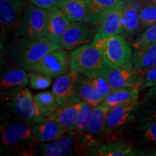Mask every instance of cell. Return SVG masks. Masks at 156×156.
<instances>
[{
	"label": "cell",
	"mask_w": 156,
	"mask_h": 156,
	"mask_svg": "<svg viewBox=\"0 0 156 156\" xmlns=\"http://www.w3.org/2000/svg\"><path fill=\"white\" fill-rule=\"evenodd\" d=\"M139 87H129L119 90H113L104 98L103 103L112 108L123 103L138 102L140 97Z\"/></svg>",
	"instance_id": "cell-27"
},
{
	"label": "cell",
	"mask_w": 156,
	"mask_h": 156,
	"mask_svg": "<svg viewBox=\"0 0 156 156\" xmlns=\"http://www.w3.org/2000/svg\"><path fill=\"white\" fill-rule=\"evenodd\" d=\"M85 102L83 101L70 106L62 107L51 119L56 120L66 132L73 130L77 119Z\"/></svg>",
	"instance_id": "cell-25"
},
{
	"label": "cell",
	"mask_w": 156,
	"mask_h": 156,
	"mask_svg": "<svg viewBox=\"0 0 156 156\" xmlns=\"http://www.w3.org/2000/svg\"><path fill=\"white\" fill-rule=\"evenodd\" d=\"M77 73H69L56 77L52 85V91L56 95L58 102L62 107H65L82 101L76 87Z\"/></svg>",
	"instance_id": "cell-14"
},
{
	"label": "cell",
	"mask_w": 156,
	"mask_h": 156,
	"mask_svg": "<svg viewBox=\"0 0 156 156\" xmlns=\"http://www.w3.org/2000/svg\"><path fill=\"white\" fill-rule=\"evenodd\" d=\"M48 9L28 1L20 23L18 31L22 37L38 38L45 36Z\"/></svg>",
	"instance_id": "cell-9"
},
{
	"label": "cell",
	"mask_w": 156,
	"mask_h": 156,
	"mask_svg": "<svg viewBox=\"0 0 156 156\" xmlns=\"http://www.w3.org/2000/svg\"><path fill=\"white\" fill-rule=\"evenodd\" d=\"M27 70L22 67H8L1 74V101L5 102L12 95L29 85Z\"/></svg>",
	"instance_id": "cell-16"
},
{
	"label": "cell",
	"mask_w": 156,
	"mask_h": 156,
	"mask_svg": "<svg viewBox=\"0 0 156 156\" xmlns=\"http://www.w3.org/2000/svg\"><path fill=\"white\" fill-rule=\"evenodd\" d=\"M58 7L71 22L85 20L86 0H59Z\"/></svg>",
	"instance_id": "cell-28"
},
{
	"label": "cell",
	"mask_w": 156,
	"mask_h": 156,
	"mask_svg": "<svg viewBox=\"0 0 156 156\" xmlns=\"http://www.w3.org/2000/svg\"><path fill=\"white\" fill-rule=\"evenodd\" d=\"M153 1H154V2H156V0H153Z\"/></svg>",
	"instance_id": "cell-38"
},
{
	"label": "cell",
	"mask_w": 156,
	"mask_h": 156,
	"mask_svg": "<svg viewBox=\"0 0 156 156\" xmlns=\"http://www.w3.org/2000/svg\"><path fill=\"white\" fill-rule=\"evenodd\" d=\"M76 87L82 101L85 103L94 108L103 103L104 97L90 83L87 76L78 73L76 79Z\"/></svg>",
	"instance_id": "cell-24"
},
{
	"label": "cell",
	"mask_w": 156,
	"mask_h": 156,
	"mask_svg": "<svg viewBox=\"0 0 156 156\" xmlns=\"http://www.w3.org/2000/svg\"><path fill=\"white\" fill-rule=\"evenodd\" d=\"M110 108L105 103L94 108L85 131L80 135H77L76 155H93L97 148L106 142L105 122Z\"/></svg>",
	"instance_id": "cell-3"
},
{
	"label": "cell",
	"mask_w": 156,
	"mask_h": 156,
	"mask_svg": "<svg viewBox=\"0 0 156 156\" xmlns=\"http://www.w3.org/2000/svg\"><path fill=\"white\" fill-rule=\"evenodd\" d=\"M88 25L83 21L71 22L58 44L62 48L69 51L91 43L94 38L95 30Z\"/></svg>",
	"instance_id": "cell-15"
},
{
	"label": "cell",
	"mask_w": 156,
	"mask_h": 156,
	"mask_svg": "<svg viewBox=\"0 0 156 156\" xmlns=\"http://www.w3.org/2000/svg\"><path fill=\"white\" fill-rule=\"evenodd\" d=\"M132 62L142 75L156 66V44L133 48Z\"/></svg>",
	"instance_id": "cell-23"
},
{
	"label": "cell",
	"mask_w": 156,
	"mask_h": 156,
	"mask_svg": "<svg viewBox=\"0 0 156 156\" xmlns=\"http://www.w3.org/2000/svg\"><path fill=\"white\" fill-rule=\"evenodd\" d=\"M141 31L156 24V2L153 0H142L140 8Z\"/></svg>",
	"instance_id": "cell-30"
},
{
	"label": "cell",
	"mask_w": 156,
	"mask_h": 156,
	"mask_svg": "<svg viewBox=\"0 0 156 156\" xmlns=\"http://www.w3.org/2000/svg\"><path fill=\"white\" fill-rule=\"evenodd\" d=\"M137 103H123L110 108L105 122L106 141L124 138L127 129L135 122L134 108Z\"/></svg>",
	"instance_id": "cell-7"
},
{
	"label": "cell",
	"mask_w": 156,
	"mask_h": 156,
	"mask_svg": "<svg viewBox=\"0 0 156 156\" xmlns=\"http://www.w3.org/2000/svg\"><path fill=\"white\" fill-rule=\"evenodd\" d=\"M134 122H156V98L142 99L134 108Z\"/></svg>",
	"instance_id": "cell-29"
},
{
	"label": "cell",
	"mask_w": 156,
	"mask_h": 156,
	"mask_svg": "<svg viewBox=\"0 0 156 156\" xmlns=\"http://www.w3.org/2000/svg\"><path fill=\"white\" fill-rule=\"evenodd\" d=\"M103 75L108 79L113 90L129 87L141 89L142 75L134 67L132 61L115 68H110Z\"/></svg>",
	"instance_id": "cell-13"
},
{
	"label": "cell",
	"mask_w": 156,
	"mask_h": 156,
	"mask_svg": "<svg viewBox=\"0 0 156 156\" xmlns=\"http://www.w3.org/2000/svg\"><path fill=\"white\" fill-rule=\"evenodd\" d=\"M71 23L58 6L48 9L45 37L51 41L59 44L64 33Z\"/></svg>",
	"instance_id": "cell-18"
},
{
	"label": "cell",
	"mask_w": 156,
	"mask_h": 156,
	"mask_svg": "<svg viewBox=\"0 0 156 156\" xmlns=\"http://www.w3.org/2000/svg\"><path fill=\"white\" fill-rule=\"evenodd\" d=\"M27 3L28 0H0L2 41L11 33H19V25Z\"/></svg>",
	"instance_id": "cell-11"
},
{
	"label": "cell",
	"mask_w": 156,
	"mask_h": 156,
	"mask_svg": "<svg viewBox=\"0 0 156 156\" xmlns=\"http://www.w3.org/2000/svg\"><path fill=\"white\" fill-rule=\"evenodd\" d=\"M98 156H132L140 155L136 149L127 140L122 138L103 142L97 148L94 155Z\"/></svg>",
	"instance_id": "cell-20"
},
{
	"label": "cell",
	"mask_w": 156,
	"mask_h": 156,
	"mask_svg": "<svg viewBox=\"0 0 156 156\" xmlns=\"http://www.w3.org/2000/svg\"><path fill=\"white\" fill-rule=\"evenodd\" d=\"M120 0H86V15L85 22L91 25H97L107 12Z\"/></svg>",
	"instance_id": "cell-22"
},
{
	"label": "cell",
	"mask_w": 156,
	"mask_h": 156,
	"mask_svg": "<svg viewBox=\"0 0 156 156\" xmlns=\"http://www.w3.org/2000/svg\"><path fill=\"white\" fill-rule=\"evenodd\" d=\"M94 107L91 106L87 103H84L83 108H82L79 116H78L77 121L75 124V127L73 130L76 133V135H80L86 129L87 126H88L90 121L92 117Z\"/></svg>",
	"instance_id": "cell-32"
},
{
	"label": "cell",
	"mask_w": 156,
	"mask_h": 156,
	"mask_svg": "<svg viewBox=\"0 0 156 156\" xmlns=\"http://www.w3.org/2000/svg\"><path fill=\"white\" fill-rule=\"evenodd\" d=\"M156 44V24L140 33L132 43L133 48H138Z\"/></svg>",
	"instance_id": "cell-31"
},
{
	"label": "cell",
	"mask_w": 156,
	"mask_h": 156,
	"mask_svg": "<svg viewBox=\"0 0 156 156\" xmlns=\"http://www.w3.org/2000/svg\"><path fill=\"white\" fill-rule=\"evenodd\" d=\"M38 7L45 9H50L54 6H58L59 0H28Z\"/></svg>",
	"instance_id": "cell-36"
},
{
	"label": "cell",
	"mask_w": 156,
	"mask_h": 156,
	"mask_svg": "<svg viewBox=\"0 0 156 156\" xmlns=\"http://www.w3.org/2000/svg\"><path fill=\"white\" fill-rule=\"evenodd\" d=\"M156 98V86L151 87L144 95L143 99H155Z\"/></svg>",
	"instance_id": "cell-37"
},
{
	"label": "cell",
	"mask_w": 156,
	"mask_h": 156,
	"mask_svg": "<svg viewBox=\"0 0 156 156\" xmlns=\"http://www.w3.org/2000/svg\"><path fill=\"white\" fill-rule=\"evenodd\" d=\"M59 48H61L59 44L45 36L38 38L23 37L13 46L10 56L15 64L25 69L46 54Z\"/></svg>",
	"instance_id": "cell-4"
},
{
	"label": "cell",
	"mask_w": 156,
	"mask_h": 156,
	"mask_svg": "<svg viewBox=\"0 0 156 156\" xmlns=\"http://www.w3.org/2000/svg\"><path fill=\"white\" fill-rule=\"evenodd\" d=\"M92 44L101 52L110 68L119 67L132 60L133 48L122 35L95 33Z\"/></svg>",
	"instance_id": "cell-5"
},
{
	"label": "cell",
	"mask_w": 156,
	"mask_h": 156,
	"mask_svg": "<svg viewBox=\"0 0 156 156\" xmlns=\"http://www.w3.org/2000/svg\"><path fill=\"white\" fill-rule=\"evenodd\" d=\"M156 86V66L147 71L142 76L141 89Z\"/></svg>",
	"instance_id": "cell-35"
},
{
	"label": "cell",
	"mask_w": 156,
	"mask_h": 156,
	"mask_svg": "<svg viewBox=\"0 0 156 156\" xmlns=\"http://www.w3.org/2000/svg\"><path fill=\"white\" fill-rule=\"evenodd\" d=\"M33 131L35 141L37 143L54 141L66 132L56 120L51 118L41 123L34 124Z\"/></svg>",
	"instance_id": "cell-21"
},
{
	"label": "cell",
	"mask_w": 156,
	"mask_h": 156,
	"mask_svg": "<svg viewBox=\"0 0 156 156\" xmlns=\"http://www.w3.org/2000/svg\"><path fill=\"white\" fill-rule=\"evenodd\" d=\"M124 138L140 150V155L156 150V122H134L127 129Z\"/></svg>",
	"instance_id": "cell-12"
},
{
	"label": "cell",
	"mask_w": 156,
	"mask_h": 156,
	"mask_svg": "<svg viewBox=\"0 0 156 156\" xmlns=\"http://www.w3.org/2000/svg\"><path fill=\"white\" fill-rule=\"evenodd\" d=\"M1 119L20 121L35 124L47 119L41 116L30 90L24 87L3 102Z\"/></svg>",
	"instance_id": "cell-2"
},
{
	"label": "cell",
	"mask_w": 156,
	"mask_h": 156,
	"mask_svg": "<svg viewBox=\"0 0 156 156\" xmlns=\"http://www.w3.org/2000/svg\"><path fill=\"white\" fill-rule=\"evenodd\" d=\"M87 77L90 83L92 84L104 98L113 90L112 85L105 75H97L87 76Z\"/></svg>",
	"instance_id": "cell-34"
},
{
	"label": "cell",
	"mask_w": 156,
	"mask_h": 156,
	"mask_svg": "<svg viewBox=\"0 0 156 156\" xmlns=\"http://www.w3.org/2000/svg\"><path fill=\"white\" fill-rule=\"evenodd\" d=\"M34 124L20 121L1 119L0 149L7 155H28L36 145L33 131Z\"/></svg>",
	"instance_id": "cell-1"
},
{
	"label": "cell",
	"mask_w": 156,
	"mask_h": 156,
	"mask_svg": "<svg viewBox=\"0 0 156 156\" xmlns=\"http://www.w3.org/2000/svg\"><path fill=\"white\" fill-rule=\"evenodd\" d=\"M125 1L120 0L97 25L95 32L103 34H121Z\"/></svg>",
	"instance_id": "cell-19"
},
{
	"label": "cell",
	"mask_w": 156,
	"mask_h": 156,
	"mask_svg": "<svg viewBox=\"0 0 156 156\" xmlns=\"http://www.w3.org/2000/svg\"><path fill=\"white\" fill-rule=\"evenodd\" d=\"M124 15H123L122 36L128 42H133V38L141 32L140 20V8L142 0H124Z\"/></svg>",
	"instance_id": "cell-17"
},
{
	"label": "cell",
	"mask_w": 156,
	"mask_h": 156,
	"mask_svg": "<svg viewBox=\"0 0 156 156\" xmlns=\"http://www.w3.org/2000/svg\"><path fill=\"white\" fill-rule=\"evenodd\" d=\"M77 135L74 130H69L54 141L36 143L29 151L28 155L64 156L76 155Z\"/></svg>",
	"instance_id": "cell-10"
},
{
	"label": "cell",
	"mask_w": 156,
	"mask_h": 156,
	"mask_svg": "<svg viewBox=\"0 0 156 156\" xmlns=\"http://www.w3.org/2000/svg\"><path fill=\"white\" fill-rule=\"evenodd\" d=\"M28 75L29 85L33 89L42 90L48 88L52 83L53 77L44 74L36 73V72H29Z\"/></svg>",
	"instance_id": "cell-33"
},
{
	"label": "cell",
	"mask_w": 156,
	"mask_h": 156,
	"mask_svg": "<svg viewBox=\"0 0 156 156\" xmlns=\"http://www.w3.org/2000/svg\"><path fill=\"white\" fill-rule=\"evenodd\" d=\"M109 69L101 52L92 42L75 48L71 53L70 71L93 76L104 75Z\"/></svg>",
	"instance_id": "cell-6"
},
{
	"label": "cell",
	"mask_w": 156,
	"mask_h": 156,
	"mask_svg": "<svg viewBox=\"0 0 156 156\" xmlns=\"http://www.w3.org/2000/svg\"><path fill=\"white\" fill-rule=\"evenodd\" d=\"M34 99L41 116L45 119L51 118L62 107L52 90L36 93Z\"/></svg>",
	"instance_id": "cell-26"
},
{
	"label": "cell",
	"mask_w": 156,
	"mask_h": 156,
	"mask_svg": "<svg viewBox=\"0 0 156 156\" xmlns=\"http://www.w3.org/2000/svg\"><path fill=\"white\" fill-rule=\"evenodd\" d=\"M71 54L59 48L44 56L41 59L26 68L28 72H36L51 77H58L70 71Z\"/></svg>",
	"instance_id": "cell-8"
}]
</instances>
